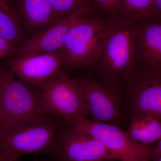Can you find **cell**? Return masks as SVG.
<instances>
[{"instance_id": "obj_1", "label": "cell", "mask_w": 161, "mask_h": 161, "mask_svg": "<svg viewBox=\"0 0 161 161\" xmlns=\"http://www.w3.org/2000/svg\"><path fill=\"white\" fill-rule=\"evenodd\" d=\"M64 121L43 113L8 124L0 128V153L7 161L27 154L49 155Z\"/></svg>"}, {"instance_id": "obj_2", "label": "cell", "mask_w": 161, "mask_h": 161, "mask_svg": "<svg viewBox=\"0 0 161 161\" xmlns=\"http://www.w3.org/2000/svg\"><path fill=\"white\" fill-rule=\"evenodd\" d=\"M111 19L112 26L100 55L89 69L90 75L124 87L136 69V23Z\"/></svg>"}, {"instance_id": "obj_3", "label": "cell", "mask_w": 161, "mask_h": 161, "mask_svg": "<svg viewBox=\"0 0 161 161\" xmlns=\"http://www.w3.org/2000/svg\"><path fill=\"white\" fill-rule=\"evenodd\" d=\"M112 24L107 15L95 11L71 28L60 50L67 72L89 69L100 55Z\"/></svg>"}, {"instance_id": "obj_4", "label": "cell", "mask_w": 161, "mask_h": 161, "mask_svg": "<svg viewBox=\"0 0 161 161\" xmlns=\"http://www.w3.org/2000/svg\"><path fill=\"white\" fill-rule=\"evenodd\" d=\"M73 79L91 120L118 126L123 121L126 112L123 87L91 75Z\"/></svg>"}, {"instance_id": "obj_5", "label": "cell", "mask_w": 161, "mask_h": 161, "mask_svg": "<svg viewBox=\"0 0 161 161\" xmlns=\"http://www.w3.org/2000/svg\"><path fill=\"white\" fill-rule=\"evenodd\" d=\"M43 113H48L43 104L42 92L9 69L0 71V128Z\"/></svg>"}, {"instance_id": "obj_6", "label": "cell", "mask_w": 161, "mask_h": 161, "mask_svg": "<svg viewBox=\"0 0 161 161\" xmlns=\"http://www.w3.org/2000/svg\"><path fill=\"white\" fill-rule=\"evenodd\" d=\"M68 123L100 142L116 159L150 161L152 149L151 146L133 140L126 131L118 125L96 122L87 118L79 119Z\"/></svg>"}, {"instance_id": "obj_7", "label": "cell", "mask_w": 161, "mask_h": 161, "mask_svg": "<svg viewBox=\"0 0 161 161\" xmlns=\"http://www.w3.org/2000/svg\"><path fill=\"white\" fill-rule=\"evenodd\" d=\"M124 93L130 116L149 115L161 121V71L135 69L124 85Z\"/></svg>"}, {"instance_id": "obj_8", "label": "cell", "mask_w": 161, "mask_h": 161, "mask_svg": "<svg viewBox=\"0 0 161 161\" xmlns=\"http://www.w3.org/2000/svg\"><path fill=\"white\" fill-rule=\"evenodd\" d=\"M41 92L47 112L65 122L88 116L74 79L69 78L64 68Z\"/></svg>"}, {"instance_id": "obj_9", "label": "cell", "mask_w": 161, "mask_h": 161, "mask_svg": "<svg viewBox=\"0 0 161 161\" xmlns=\"http://www.w3.org/2000/svg\"><path fill=\"white\" fill-rule=\"evenodd\" d=\"M48 156L55 161L116 159L100 142L65 122Z\"/></svg>"}, {"instance_id": "obj_10", "label": "cell", "mask_w": 161, "mask_h": 161, "mask_svg": "<svg viewBox=\"0 0 161 161\" xmlns=\"http://www.w3.org/2000/svg\"><path fill=\"white\" fill-rule=\"evenodd\" d=\"M5 65L17 78L42 92L64 68L60 50L54 53L9 58Z\"/></svg>"}, {"instance_id": "obj_11", "label": "cell", "mask_w": 161, "mask_h": 161, "mask_svg": "<svg viewBox=\"0 0 161 161\" xmlns=\"http://www.w3.org/2000/svg\"><path fill=\"white\" fill-rule=\"evenodd\" d=\"M92 6L69 17L56 21L25 40L20 45L15 56L47 53L62 48L70 30L79 20L93 12Z\"/></svg>"}, {"instance_id": "obj_12", "label": "cell", "mask_w": 161, "mask_h": 161, "mask_svg": "<svg viewBox=\"0 0 161 161\" xmlns=\"http://www.w3.org/2000/svg\"><path fill=\"white\" fill-rule=\"evenodd\" d=\"M136 69L161 71V17L150 14L136 23Z\"/></svg>"}, {"instance_id": "obj_13", "label": "cell", "mask_w": 161, "mask_h": 161, "mask_svg": "<svg viewBox=\"0 0 161 161\" xmlns=\"http://www.w3.org/2000/svg\"><path fill=\"white\" fill-rule=\"evenodd\" d=\"M14 3L16 9L13 10L23 32L31 36L58 21L49 0H17Z\"/></svg>"}, {"instance_id": "obj_14", "label": "cell", "mask_w": 161, "mask_h": 161, "mask_svg": "<svg viewBox=\"0 0 161 161\" xmlns=\"http://www.w3.org/2000/svg\"><path fill=\"white\" fill-rule=\"evenodd\" d=\"M126 132L136 142L150 145L161 138V121L149 115H132Z\"/></svg>"}, {"instance_id": "obj_15", "label": "cell", "mask_w": 161, "mask_h": 161, "mask_svg": "<svg viewBox=\"0 0 161 161\" xmlns=\"http://www.w3.org/2000/svg\"><path fill=\"white\" fill-rule=\"evenodd\" d=\"M23 33L14 12L4 0H0V36L19 48L23 43Z\"/></svg>"}, {"instance_id": "obj_16", "label": "cell", "mask_w": 161, "mask_h": 161, "mask_svg": "<svg viewBox=\"0 0 161 161\" xmlns=\"http://www.w3.org/2000/svg\"><path fill=\"white\" fill-rule=\"evenodd\" d=\"M152 0H119L117 13L112 18L134 23L151 14Z\"/></svg>"}, {"instance_id": "obj_17", "label": "cell", "mask_w": 161, "mask_h": 161, "mask_svg": "<svg viewBox=\"0 0 161 161\" xmlns=\"http://www.w3.org/2000/svg\"><path fill=\"white\" fill-rule=\"evenodd\" d=\"M57 20L71 16L91 6L90 0H49Z\"/></svg>"}, {"instance_id": "obj_18", "label": "cell", "mask_w": 161, "mask_h": 161, "mask_svg": "<svg viewBox=\"0 0 161 161\" xmlns=\"http://www.w3.org/2000/svg\"><path fill=\"white\" fill-rule=\"evenodd\" d=\"M119 2V0H90L91 6L111 19L116 15Z\"/></svg>"}, {"instance_id": "obj_19", "label": "cell", "mask_w": 161, "mask_h": 161, "mask_svg": "<svg viewBox=\"0 0 161 161\" xmlns=\"http://www.w3.org/2000/svg\"><path fill=\"white\" fill-rule=\"evenodd\" d=\"M18 48L9 41L0 36V59L15 57Z\"/></svg>"}, {"instance_id": "obj_20", "label": "cell", "mask_w": 161, "mask_h": 161, "mask_svg": "<svg viewBox=\"0 0 161 161\" xmlns=\"http://www.w3.org/2000/svg\"><path fill=\"white\" fill-rule=\"evenodd\" d=\"M151 14L161 17V0H152Z\"/></svg>"}, {"instance_id": "obj_21", "label": "cell", "mask_w": 161, "mask_h": 161, "mask_svg": "<svg viewBox=\"0 0 161 161\" xmlns=\"http://www.w3.org/2000/svg\"><path fill=\"white\" fill-rule=\"evenodd\" d=\"M161 156V138L157 143L152 148L151 151V159Z\"/></svg>"}, {"instance_id": "obj_22", "label": "cell", "mask_w": 161, "mask_h": 161, "mask_svg": "<svg viewBox=\"0 0 161 161\" xmlns=\"http://www.w3.org/2000/svg\"><path fill=\"white\" fill-rule=\"evenodd\" d=\"M4 1L6 2L7 5H9V6H10V5H11V4L14 3L17 0H4Z\"/></svg>"}, {"instance_id": "obj_23", "label": "cell", "mask_w": 161, "mask_h": 161, "mask_svg": "<svg viewBox=\"0 0 161 161\" xmlns=\"http://www.w3.org/2000/svg\"><path fill=\"white\" fill-rule=\"evenodd\" d=\"M150 161H161V156L158 157L154 158H151Z\"/></svg>"}, {"instance_id": "obj_24", "label": "cell", "mask_w": 161, "mask_h": 161, "mask_svg": "<svg viewBox=\"0 0 161 161\" xmlns=\"http://www.w3.org/2000/svg\"><path fill=\"white\" fill-rule=\"evenodd\" d=\"M0 161H7L4 156L0 153Z\"/></svg>"}, {"instance_id": "obj_25", "label": "cell", "mask_w": 161, "mask_h": 161, "mask_svg": "<svg viewBox=\"0 0 161 161\" xmlns=\"http://www.w3.org/2000/svg\"><path fill=\"white\" fill-rule=\"evenodd\" d=\"M14 161H22L21 160H20L19 159H18L15 160ZM55 161L54 160H36V161Z\"/></svg>"}, {"instance_id": "obj_26", "label": "cell", "mask_w": 161, "mask_h": 161, "mask_svg": "<svg viewBox=\"0 0 161 161\" xmlns=\"http://www.w3.org/2000/svg\"><path fill=\"white\" fill-rule=\"evenodd\" d=\"M119 161H121V160H119Z\"/></svg>"}]
</instances>
